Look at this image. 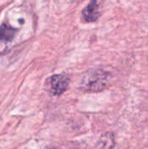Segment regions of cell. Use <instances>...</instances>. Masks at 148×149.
I'll list each match as a JSON object with an SVG mask.
<instances>
[{
    "mask_svg": "<svg viewBox=\"0 0 148 149\" xmlns=\"http://www.w3.org/2000/svg\"><path fill=\"white\" fill-rule=\"evenodd\" d=\"M82 17L85 22H95L99 17V4L97 0H91V2L83 9Z\"/></svg>",
    "mask_w": 148,
    "mask_h": 149,
    "instance_id": "3957f363",
    "label": "cell"
},
{
    "mask_svg": "<svg viewBox=\"0 0 148 149\" xmlns=\"http://www.w3.org/2000/svg\"><path fill=\"white\" fill-rule=\"evenodd\" d=\"M17 29L11 27L8 24L3 23L0 26V40L10 42L16 36Z\"/></svg>",
    "mask_w": 148,
    "mask_h": 149,
    "instance_id": "5b68a950",
    "label": "cell"
},
{
    "mask_svg": "<svg viewBox=\"0 0 148 149\" xmlns=\"http://www.w3.org/2000/svg\"><path fill=\"white\" fill-rule=\"evenodd\" d=\"M112 79L111 74L102 69H91L84 73L79 89L86 93H99L107 88Z\"/></svg>",
    "mask_w": 148,
    "mask_h": 149,
    "instance_id": "6da1fadb",
    "label": "cell"
},
{
    "mask_svg": "<svg viewBox=\"0 0 148 149\" xmlns=\"http://www.w3.org/2000/svg\"><path fill=\"white\" fill-rule=\"evenodd\" d=\"M115 148V137L113 133L107 132L100 136L95 149H114Z\"/></svg>",
    "mask_w": 148,
    "mask_h": 149,
    "instance_id": "277c9868",
    "label": "cell"
},
{
    "mask_svg": "<svg viewBox=\"0 0 148 149\" xmlns=\"http://www.w3.org/2000/svg\"><path fill=\"white\" fill-rule=\"evenodd\" d=\"M70 84V79L66 74H55L49 78L47 86L49 93L53 96H59L64 93Z\"/></svg>",
    "mask_w": 148,
    "mask_h": 149,
    "instance_id": "7a4b0ae2",
    "label": "cell"
}]
</instances>
